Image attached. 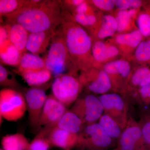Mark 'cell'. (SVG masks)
Wrapping results in <instances>:
<instances>
[{
    "label": "cell",
    "instance_id": "obj_30",
    "mask_svg": "<svg viewBox=\"0 0 150 150\" xmlns=\"http://www.w3.org/2000/svg\"><path fill=\"white\" fill-rule=\"evenodd\" d=\"M138 25L139 30L143 36L150 37V15L147 13L141 14L138 17Z\"/></svg>",
    "mask_w": 150,
    "mask_h": 150
},
{
    "label": "cell",
    "instance_id": "obj_26",
    "mask_svg": "<svg viewBox=\"0 0 150 150\" xmlns=\"http://www.w3.org/2000/svg\"><path fill=\"white\" fill-rule=\"evenodd\" d=\"M49 129H43L30 143L28 150H49L51 146L48 138Z\"/></svg>",
    "mask_w": 150,
    "mask_h": 150
},
{
    "label": "cell",
    "instance_id": "obj_20",
    "mask_svg": "<svg viewBox=\"0 0 150 150\" xmlns=\"http://www.w3.org/2000/svg\"><path fill=\"white\" fill-rule=\"evenodd\" d=\"M28 85L36 86L42 85L51 79L52 73L48 69L29 71L19 74Z\"/></svg>",
    "mask_w": 150,
    "mask_h": 150
},
{
    "label": "cell",
    "instance_id": "obj_19",
    "mask_svg": "<svg viewBox=\"0 0 150 150\" xmlns=\"http://www.w3.org/2000/svg\"><path fill=\"white\" fill-rule=\"evenodd\" d=\"M29 144L26 137L20 133L6 135L1 140L4 150H28Z\"/></svg>",
    "mask_w": 150,
    "mask_h": 150
},
{
    "label": "cell",
    "instance_id": "obj_39",
    "mask_svg": "<svg viewBox=\"0 0 150 150\" xmlns=\"http://www.w3.org/2000/svg\"><path fill=\"white\" fill-rule=\"evenodd\" d=\"M90 12V8L88 4L85 1L82 4L74 9L73 13L86 14L91 13Z\"/></svg>",
    "mask_w": 150,
    "mask_h": 150
},
{
    "label": "cell",
    "instance_id": "obj_34",
    "mask_svg": "<svg viewBox=\"0 0 150 150\" xmlns=\"http://www.w3.org/2000/svg\"><path fill=\"white\" fill-rule=\"evenodd\" d=\"M142 1L139 0H118L115 1V5L121 10L128 8H136L142 5Z\"/></svg>",
    "mask_w": 150,
    "mask_h": 150
},
{
    "label": "cell",
    "instance_id": "obj_5",
    "mask_svg": "<svg viewBox=\"0 0 150 150\" xmlns=\"http://www.w3.org/2000/svg\"><path fill=\"white\" fill-rule=\"evenodd\" d=\"M113 142L96 122L85 126L78 134L76 146L81 150H106L112 146Z\"/></svg>",
    "mask_w": 150,
    "mask_h": 150
},
{
    "label": "cell",
    "instance_id": "obj_32",
    "mask_svg": "<svg viewBox=\"0 0 150 150\" xmlns=\"http://www.w3.org/2000/svg\"><path fill=\"white\" fill-rule=\"evenodd\" d=\"M131 17L128 10H121L118 12L116 20L117 23V31L122 32L129 26Z\"/></svg>",
    "mask_w": 150,
    "mask_h": 150
},
{
    "label": "cell",
    "instance_id": "obj_8",
    "mask_svg": "<svg viewBox=\"0 0 150 150\" xmlns=\"http://www.w3.org/2000/svg\"><path fill=\"white\" fill-rule=\"evenodd\" d=\"M104 109V113L113 118L122 129L128 123L127 105L121 95L117 93H107L99 96Z\"/></svg>",
    "mask_w": 150,
    "mask_h": 150
},
{
    "label": "cell",
    "instance_id": "obj_36",
    "mask_svg": "<svg viewBox=\"0 0 150 150\" xmlns=\"http://www.w3.org/2000/svg\"><path fill=\"white\" fill-rule=\"evenodd\" d=\"M92 2L98 8L105 11L111 10L115 5V1L112 0H93Z\"/></svg>",
    "mask_w": 150,
    "mask_h": 150
},
{
    "label": "cell",
    "instance_id": "obj_21",
    "mask_svg": "<svg viewBox=\"0 0 150 150\" xmlns=\"http://www.w3.org/2000/svg\"><path fill=\"white\" fill-rule=\"evenodd\" d=\"M23 54L10 42L0 48L1 61L4 64L18 67Z\"/></svg>",
    "mask_w": 150,
    "mask_h": 150
},
{
    "label": "cell",
    "instance_id": "obj_44",
    "mask_svg": "<svg viewBox=\"0 0 150 150\" xmlns=\"http://www.w3.org/2000/svg\"><path fill=\"white\" fill-rule=\"evenodd\" d=\"M113 150H118V149H116Z\"/></svg>",
    "mask_w": 150,
    "mask_h": 150
},
{
    "label": "cell",
    "instance_id": "obj_16",
    "mask_svg": "<svg viewBox=\"0 0 150 150\" xmlns=\"http://www.w3.org/2000/svg\"><path fill=\"white\" fill-rule=\"evenodd\" d=\"M56 126L72 134H79L85 125L78 115L71 110H67Z\"/></svg>",
    "mask_w": 150,
    "mask_h": 150
},
{
    "label": "cell",
    "instance_id": "obj_28",
    "mask_svg": "<svg viewBox=\"0 0 150 150\" xmlns=\"http://www.w3.org/2000/svg\"><path fill=\"white\" fill-rule=\"evenodd\" d=\"M131 83L135 86L140 88L150 83V69L146 67H143L137 69L132 75Z\"/></svg>",
    "mask_w": 150,
    "mask_h": 150
},
{
    "label": "cell",
    "instance_id": "obj_17",
    "mask_svg": "<svg viewBox=\"0 0 150 150\" xmlns=\"http://www.w3.org/2000/svg\"><path fill=\"white\" fill-rule=\"evenodd\" d=\"M45 60L38 55L25 52L23 53L18 67L19 74L29 71L46 69Z\"/></svg>",
    "mask_w": 150,
    "mask_h": 150
},
{
    "label": "cell",
    "instance_id": "obj_14",
    "mask_svg": "<svg viewBox=\"0 0 150 150\" xmlns=\"http://www.w3.org/2000/svg\"><path fill=\"white\" fill-rule=\"evenodd\" d=\"M56 31L48 30L30 33L26 44V51L37 55L43 53L48 48Z\"/></svg>",
    "mask_w": 150,
    "mask_h": 150
},
{
    "label": "cell",
    "instance_id": "obj_25",
    "mask_svg": "<svg viewBox=\"0 0 150 150\" xmlns=\"http://www.w3.org/2000/svg\"><path fill=\"white\" fill-rule=\"evenodd\" d=\"M117 30L116 18L111 15H105L102 19V24L97 33V36L100 39L112 36Z\"/></svg>",
    "mask_w": 150,
    "mask_h": 150
},
{
    "label": "cell",
    "instance_id": "obj_3",
    "mask_svg": "<svg viewBox=\"0 0 150 150\" xmlns=\"http://www.w3.org/2000/svg\"><path fill=\"white\" fill-rule=\"evenodd\" d=\"M44 60L46 69L56 77L65 74L67 69L70 70V65H73L60 29L54 33Z\"/></svg>",
    "mask_w": 150,
    "mask_h": 150
},
{
    "label": "cell",
    "instance_id": "obj_11",
    "mask_svg": "<svg viewBox=\"0 0 150 150\" xmlns=\"http://www.w3.org/2000/svg\"><path fill=\"white\" fill-rule=\"evenodd\" d=\"M67 110L64 105L53 95L48 96L40 115L38 128L43 127L50 129L55 127Z\"/></svg>",
    "mask_w": 150,
    "mask_h": 150
},
{
    "label": "cell",
    "instance_id": "obj_22",
    "mask_svg": "<svg viewBox=\"0 0 150 150\" xmlns=\"http://www.w3.org/2000/svg\"><path fill=\"white\" fill-rule=\"evenodd\" d=\"M103 70L109 75L110 78L120 77L126 78L131 72V66L128 62L124 60H116L105 64Z\"/></svg>",
    "mask_w": 150,
    "mask_h": 150
},
{
    "label": "cell",
    "instance_id": "obj_41",
    "mask_svg": "<svg viewBox=\"0 0 150 150\" xmlns=\"http://www.w3.org/2000/svg\"><path fill=\"white\" fill-rule=\"evenodd\" d=\"M147 13H149L150 15V6H149V7L148 8L147 11Z\"/></svg>",
    "mask_w": 150,
    "mask_h": 150
},
{
    "label": "cell",
    "instance_id": "obj_35",
    "mask_svg": "<svg viewBox=\"0 0 150 150\" xmlns=\"http://www.w3.org/2000/svg\"><path fill=\"white\" fill-rule=\"evenodd\" d=\"M142 140L144 147L150 146V118L141 125Z\"/></svg>",
    "mask_w": 150,
    "mask_h": 150
},
{
    "label": "cell",
    "instance_id": "obj_23",
    "mask_svg": "<svg viewBox=\"0 0 150 150\" xmlns=\"http://www.w3.org/2000/svg\"><path fill=\"white\" fill-rule=\"evenodd\" d=\"M98 123L113 141H118L123 129L113 118L109 115L103 113L98 120Z\"/></svg>",
    "mask_w": 150,
    "mask_h": 150
},
{
    "label": "cell",
    "instance_id": "obj_42",
    "mask_svg": "<svg viewBox=\"0 0 150 150\" xmlns=\"http://www.w3.org/2000/svg\"><path fill=\"white\" fill-rule=\"evenodd\" d=\"M143 150H150V146L146 147Z\"/></svg>",
    "mask_w": 150,
    "mask_h": 150
},
{
    "label": "cell",
    "instance_id": "obj_12",
    "mask_svg": "<svg viewBox=\"0 0 150 150\" xmlns=\"http://www.w3.org/2000/svg\"><path fill=\"white\" fill-rule=\"evenodd\" d=\"M144 148L141 125L132 119L129 120L118 140L117 149L143 150Z\"/></svg>",
    "mask_w": 150,
    "mask_h": 150
},
{
    "label": "cell",
    "instance_id": "obj_1",
    "mask_svg": "<svg viewBox=\"0 0 150 150\" xmlns=\"http://www.w3.org/2000/svg\"><path fill=\"white\" fill-rule=\"evenodd\" d=\"M62 10L61 1L30 0L5 17L7 23H18L32 33L56 30L61 24Z\"/></svg>",
    "mask_w": 150,
    "mask_h": 150
},
{
    "label": "cell",
    "instance_id": "obj_6",
    "mask_svg": "<svg viewBox=\"0 0 150 150\" xmlns=\"http://www.w3.org/2000/svg\"><path fill=\"white\" fill-rule=\"evenodd\" d=\"M82 86L73 74H65L56 77L54 80L51 86L52 95L67 107L78 99Z\"/></svg>",
    "mask_w": 150,
    "mask_h": 150
},
{
    "label": "cell",
    "instance_id": "obj_38",
    "mask_svg": "<svg viewBox=\"0 0 150 150\" xmlns=\"http://www.w3.org/2000/svg\"><path fill=\"white\" fill-rule=\"evenodd\" d=\"M139 94L143 101L146 103H150V83L140 88Z\"/></svg>",
    "mask_w": 150,
    "mask_h": 150
},
{
    "label": "cell",
    "instance_id": "obj_29",
    "mask_svg": "<svg viewBox=\"0 0 150 150\" xmlns=\"http://www.w3.org/2000/svg\"><path fill=\"white\" fill-rule=\"evenodd\" d=\"M135 55L139 62L150 63V39L140 43L136 49Z\"/></svg>",
    "mask_w": 150,
    "mask_h": 150
},
{
    "label": "cell",
    "instance_id": "obj_43",
    "mask_svg": "<svg viewBox=\"0 0 150 150\" xmlns=\"http://www.w3.org/2000/svg\"><path fill=\"white\" fill-rule=\"evenodd\" d=\"M0 150H4V149H2H2H0Z\"/></svg>",
    "mask_w": 150,
    "mask_h": 150
},
{
    "label": "cell",
    "instance_id": "obj_9",
    "mask_svg": "<svg viewBox=\"0 0 150 150\" xmlns=\"http://www.w3.org/2000/svg\"><path fill=\"white\" fill-rule=\"evenodd\" d=\"M47 97L43 89L38 88H30L25 92V98L27 105L28 120L33 127L38 128L40 115Z\"/></svg>",
    "mask_w": 150,
    "mask_h": 150
},
{
    "label": "cell",
    "instance_id": "obj_27",
    "mask_svg": "<svg viewBox=\"0 0 150 150\" xmlns=\"http://www.w3.org/2000/svg\"><path fill=\"white\" fill-rule=\"evenodd\" d=\"M28 0H0L1 17L13 13L27 4Z\"/></svg>",
    "mask_w": 150,
    "mask_h": 150
},
{
    "label": "cell",
    "instance_id": "obj_10",
    "mask_svg": "<svg viewBox=\"0 0 150 150\" xmlns=\"http://www.w3.org/2000/svg\"><path fill=\"white\" fill-rule=\"evenodd\" d=\"M79 80L82 86L86 87L89 91L100 95L107 93L112 87L110 77L104 70L98 72L86 70Z\"/></svg>",
    "mask_w": 150,
    "mask_h": 150
},
{
    "label": "cell",
    "instance_id": "obj_31",
    "mask_svg": "<svg viewBox=\"0 0 150 150\" xmlns=\"http://www.w3.org/2000/svg\"><path fill=\"white\" fill-rule=\"evenodd\" d=\"M72 16L77 23L83 26H92L95 24L97 21L96 16L91 13L86 14L73 13Z\"/></svg>",
    "mask_w": 150,
    "mask_h": 150
},
{
    "label": "cell",
    "instance_id": "obj_37",
    "mask_svg": "<svg viewBox=\"0 0 150 150\" xmlns=\"http://www.w3.org/2000/svg\"><path fill=\"white\" fill-rule=\"evenodd\" d=\"M9 25L8 23L4 25H1L0 27V48L10 42L9 37Z\"/></svg>",
    "mask_w": 150,
    "mask_h": 150
},
{
    "label": "cell",
    "instance_id": "obj_2",
    "mask_svg": "<svg viewBox=\"0 0 150 150\" xmlns=\"http://www.w3.org/2000/svg\"><path fill=\"white\" fill-rule=\"evenodd\" d=\"M59 29L73 65L84 71L88 69L93 59L91 55L93 44L90 35L75 21L69 12L63 9Z\"/></svg>",
    "mask_w": 150,
    "mask_h": 150
},
{
    "label": "cell",
    "instance_id": "obj_18",
    "mask_svg": "<svg viewBox=\"0 0 150 150\" xmlns=\"http://www.w3.org/2000/svg\"><path fill=\"white\" fill-rule=\"evenodd\" d=\"M93 59L98 62H105L117 56L119 51L112 45H107L101 41H97L93 44L92 48Z\"/></svg>",
    "mask_w": 150,
    "mask_h": 150
},
{
    "label": "cell",
    "instance_id": "obj_7",
    "mask_svg": "<svg viewBox=\"0 0 150 150\" xmlns=\"http://www.w3.org/2000/svg\"><path fill=\"white\" fill-rule=\"evenodd\" d=\"M79 116L85 126L96 123L104 113V109L99 98L89 94L78 98L71 109Z\"/></svg>",
    "mask_w": 150,
    "mask_h": 150
},
{
    "label": "cell",
    "instance_id": "obj_15",
    "mask_svg": "<svg viewBox=\"0 0 150 150\" xmlns=\"http://www.w3.org/2000/svg\"><path fill=\"white\" fill-rule=\"evenodd\" d=\"M8 24L10 42L22 54L25 53L29 33L21 25L16 23Z\"/></svg>",
    "mask_w": 150,
    "mask_h": 150
},
{
    "label": "cell",
    "instance_id": "obj_33",
    "mask_svg": "<svg viewBox=\"0 0 150 150\" xmlns=\"http://www.w3.org/2000/svg\"><path fill=\"white\" fill-rule=\"evenodd\" d=\"M0 83L5 87H14L17 85L14 79L9 77L8 72L3 65L0 66Z\"/></svg>",
    "mask_w": 150,
    "mask_h": 150
},
{
    "label": "cell",
    "instance_id": "obj_13",
    "mask_svg": "<svg viewBox=\"0 0 150 150\" xmlns=\"http://www.w3.org/2000/svg\"><path fill=\"white\" fill-rule=\"evenodd\" d=\"M48 138L51 146L71 150L76 146L78 134H72L56 126L49 130Z\"/></svg>",
    "mask_w": 150,
    "mask_h": 150
},
{
    "label": "cell",
    "instance_id": "obj_40",
    "mask_svg": "<svg viewBox=\"0 0 150 150\" xmlns=\"http://www.w3.org/2000/svg\"><path fill=\"white\" fill-rule=\"evenodd\" d=\"M128 12H129V15H130L131 17L133 18L135 16V15H136L137 11H136L135 9L131 8L129 10H128Z\"/></svg>",
    "mask_w": 150,
    "mask_h": 150
},
{
    "label": "cell",
    "instance_id": "obj_24",
    "mask_svg": "<svg viewBox=\"0 0 150 150\" xmlns=\"http://www.w3.org/2000/svg\"><path fill=\"white\" fill-rule=\"evenodd\" d=\"M143 35L139 30H136L129 33L119 34L115 37L116 43L121 46L131 48H137L142 42Z\"/></svg>",
    "mask_w": 150,
    "mask_h": 150
},
{
    "label": "cell",
    "instance_id": "obj_4",
    "mask_svg": "<svg viewBox=\"0 0 150 150\" xmlns=\"http://www.w3.org/2000/svg\"><path fill=\"white\" fill-rule=\"evenodd\" d=\"M27 111L25 96L13 89L5 88L0 91V118L11 122L21 119Z\"/></svg>",
    "mask_w": 150,
    "mask_h": 150
}]
</instances>
